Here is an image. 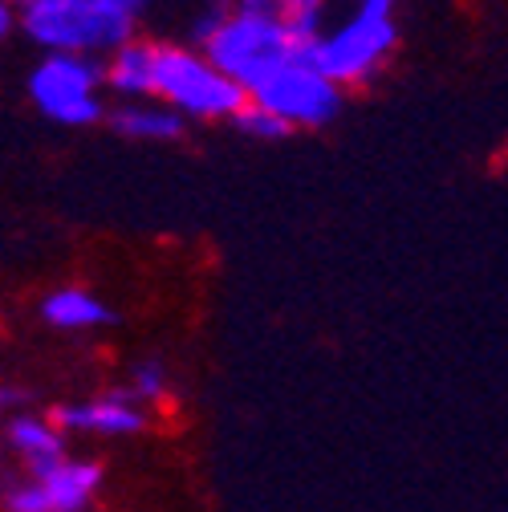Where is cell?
I'll return each mask as SVG.
<instances>
[{"label":"cell","instance_id":"17","mask_svg":"<svg viewBox=\"0 0 508 512\" xmlns=\"http://www.w3.org/2000/svg\"><path fill=\"white\" fill-rule=\"evenodd\" d=\"M102 5L114 9L118 17H126V21H135V25H139V21L155 9V0H102Z\"/></svg>","mask_w":508,"mask_h":512},{"label":"cell","instance_id":"9","mask_svg":"<svg viewBox=\"0 0 508 512\" xmlns=\"http://www.w3.org/2000/svg\"><path fill=\"white\" fill-rule=\"evenodd\" d=\"M106 118H110V126L118 135L139 139V143H171V139L183 135V126H187L155 94H147V98H122L114 110H106Z\"/></svg>","mask_w":508,"mask_h":512},{"label":"cell","instance_id":"20","mask_svg":"<svg viewBox=\"0 0 508 512\" xmlns=\"http://www.w3.org/2000/svg\"><path fill=\"white\" fill-rule=\"evenodd\" d=\"M350 5H391L395 9V0H350Z\"/></svg>","mask_w":508,"mask_h":512},{"label":"cell","instance_id":"2","mask_svg":"<svg viewBox=\"0 0 508 512\" xmlns=\"http://www.w3.org/2000/svg\"><path fill=\"white\" fill-rule=\"evenodd\" d=\"M399 45V25L391 5H350L313 37L301 41V53L342 90H362L387 70Z\"/></svg>","mask_w":508,"mask_h":512},{"label":"cell","instance_id":"3","mask_svg":"<svg viewBox=\"0 0 508 512\" xmlns=\"http://www.w3.org/2000/svg\"><path fill=\"white\" fill-rule=\"evenodd\" d=\"M151 94L167 102L183 122H232L248 102V90L232 82L192 41H159Z\"/></svg>","mask_w":508,"mask_h":512},{"label":"cell","instance_id":"10","mask_svg":"<svg viewBox=\"0 0 508 512\" xmlns=\"http://www.w3.org/2000/svg\"><path fill=\"white\" fill-rule=\"evenodd\" d=\"M41 484V496L49 504V512H82L98 484H102V468L90 464V460H70V456H61L53 468H45L41 476H33Z\"/></svg>","mask_w":508,"mask_h":512},{"label":"cell","instance_id":"21","mask_svg":"<svg viewBox=\"0 0 508 512\" xmlns=\"http://www.w3.org/2000/svg\"><path fill=\"white\" fill-rule=\"evenodd\" d=\"M17 9H33V5H45V0H13Z\"/></svg>","mask_w":508,"mask_h":512},{"label":"cell","instance_id":"15","mask_svg":"<svg viewBox=\"0 0 508 512\" xmlns=\"http://www.w3.org/2000/svg\"><path fill=\"white\" fill-rule=\"evenodd\" d=\"M126 399H135L139 407L143 403H159L167 395V366L163 362H139L131 370V382H126Z\"/></svg>","mask_w":508,"mask_h":512},{"label":"cell","instance_id":"7","mask_svg":"<svg viewBox=\"0 0 508 512\" xmlns=\"http://www.w3.org/2000/svg\"><path fill=\"white\" fill-rule=\"evenodd\" d=\"M155 57H159V41L143 37L139 29L126 33L114 49H106L102 61V90L122 98H147L155 90Z\"/></svg>","mask_w":508,"mask_h":512},{"label":"cell","instance_id":"4","mask_svg":"<svg viewBox=\"0 0 508 512\" xmlns=\"http://www.w3.org/2000/svg\"><path fill=\"white\" fill-rule=\"evenodd\" d=\"M41 53H86L102 57L126 33H135V21L118 17L102 0H45V5L21 9L17 25Z\"/></svg>","mask_w":508,"mask_h":512},{"label":"cell","instance_id":"18","mask_svg":"<svg viewBox=\"0 0 508 512\" xmlns=\"http://www.w3.org/2000/svg\"><path fill=\"white\" fill-rule=\"evenodd\" d=\"M21 25V9L13 5V0H0V41H9Z\"/></svg>","mask_w":508,"mask_h":512},{"label":"cell","instance_id":"11","mask_svg":"<svg viewBox=\"0 0 508 512\" xmlns=\"http://www.w3.org/2000/svg\"><path fill=\"white\" fill-rule=\"evenodd\" d=\"M9 447L25 460V468L33 476H41L45 468H53L61 456H66V439H61V427L49 419H33V415H17L9 423Z\"/></svg>","mask_w":508,"mask_h":512},{"label":"cell","instance_id":"1","mask_svg":"<svg viewBox=\"0 0 508 512\" xmlns=\"http://www.w3.org/2000/svg\"><path fill=\"white\" fill-rule=\"evenodd\" d=\"M200 5L204 9L192 17L187 41L200 45L244 90L257 86L273 66H281L285 57L301 49L297 37H289L281 25H273L261 13L240 9L236 0H200Z\"/></svg>","mask_w":508,"mask_h":512},{"label":"cell","instance_id":"5","mask_svg":"<svg viewBox=\"0 0 508 512\" xmlns=\"http://www.w3.org/2000/svg\"><path fill=\"white\" fill-rule=\"evenodd\" d=\"M248 102H261L265 110H273L289 131H322V126H330L342 114L346 90L330 82L297 49L281 66H273L257 86H248Z\"/></svg>","mask_w":508,"mask_h":512},{"label":"cell","instance_id":"16","mask_svg":"<svg viewBox=\"0 0 508 512\" xmlns=\"http://www.w3.org/2000/svg\"><path fill=\"white\" fill-rule=\"evenodd\" d=\"M5 504H9V512H49V504H45V496H41V484H37V480H29V484L13 488V492L5 496Z\"/></svg>","mask_w":508,"mask_h":512},{"label":"cell","instance_id":"8","mask_svg":"<svg viewBox=\"0 0 508 512\" xmlns=\"http://www.w3.org/2000/svg\"><path fill=\"white\" fill-rule=\"evenodd\" d=\"M53 423L61 431H86V435H135V431H143L147 415L135 399L106 395V399H94V403L53 411Z\"/></svg>","mask_w":508,"mask_h":512},{"label":"cell","instance_id":"6","mask_svg":"<svg viewBox=\"0 0 508 512\" xmlns=\"http://www.w3.org/2000/svg\"><path fill=\"white\" fill-rule=\"evenodd\" d=\"M29 102L57 126H94L106 118L102 61L86 53H41L29 74Z\"/></svg>","mask_w":508,"mask_h":512},{"label":"cell","instance_id":"14","mask_svg":"<svg viewBox=\"0 0 508 512\" xmlns=\"http://www.w3.org/2000/svg\"><path fill=\"white\" fill-rule=\"evenodd\" d=\"M232 122L240 126L248 139H261V143H273V139H285V135H289V126H285L273 110H265L261 102H244Z\"/></svg>","mask_w":508,"mask_h":512},{"label":"cell","instance_id":"13","mask_svg":"<svg viewBox=\"0 0 508 512\" xmlns=\"http://www.w3.org/2000/svg\"><path fill=\"white\" fill-rule=\"evenodd\" d=\"M236 5L269 17L273 25H281L297 41L313 37L317 29L330 21V13H334V0H236Z\"/></svg>","mask_w":508,"mask_h":512},{"label":"cell","instance_id":"19","mask_svg":"<svg viewBox=\"0 0 508 512\" xmlns=\"http://www.w3.org/2000/svg\"><path fill=\"white\" fill-rule=\"evenodd\" d=\"M17 403H21L17 391H5V387H0V407H17Z\"/></svg>","mask_w":508,"mask_h":512},{"label":"cell","instance_id":"12","mask_svg":"<svg viewBox=\"0 0 508 512\" xmlns=\"http://www.w3.org/2000/svg\"><path fill=\"white\" fill-rule=\"evenodd\" d=\"M41 317L57 330H98L114 322V309L90 289H57L41 301Z\"/></svg>","mask_w":508,"mask_h":512}]
</instances>
